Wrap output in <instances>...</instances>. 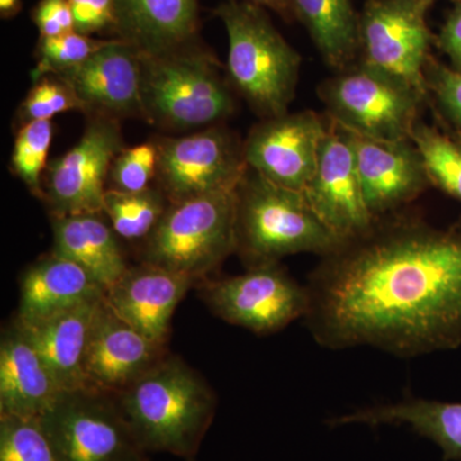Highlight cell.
I'll use <instances>...</instances> for the list:
<instances>
[{
	"instance_id": "6da1fadb",
	"label": "cell",
	"mask_w": 461,
	"mask_h": 461,
	"mask_svg": "<svg viewBox=\"0 0 461 461\" xmlns=\"http://www.w3.org/2000/svg\"><path fill=\"white\" fill-rule=\"evenodd\" d=\"M304 321L330 350L397 357L461 346V223L433 226L403 211L321 258L305 285Z\"/></svg>"
},
{
	"instance_id": "7a4b0ae2",
	"label": "cell",
	"mask_w": 461,
	"mask_h": 461,
	"mask_svg": "<svg viewBox=\"0 0 461 461\" xmlns=\"http://www.w3.org/2000/svg\"><path fill=\"white\" fill-rule=\"evenodd\" d=\"M115 397L148 454L189 461L195 459L213 423L218 402L206 379L171 353Z\"/></svg>"
},
{
	"instance_id": "3957f363",
	"label": "cell",
	"mask_w": 461,
	"mask_h": 461,
	"mask_svg": "<svg viewBox=\"0 0 461 461\" xmlns=\"http://www.w3.org/2000/svg\"><path fill=\"white\" fill-rule=\"evenodd\" d=\"M299 191L273 184L248 168L236 190V253L248 268L312 253L323 258L341 247Z\"/></svg>"
},
{
	"instance_id": "277c9868",
	"label": "cell",
	"mask_w": 461,
	"mask_h": 461,
	"mask_svg": "<svg viewBox=\"0 0 461 461\" xmlns=\"http://www.w3.org/2000/svg\"><path fill=\"white\" fill-rule=\"evenodd\" d=\"M215 14L229 36L227 65L233 86L264 120L287 113L299 80V53L259 5L229 0Z\"/></svg>"
},
{
	"instance_id": "5b68a950",
	"label": "cell",
	"mask_w": 461,
	"mask_h": 461,
	"mask_svg": "<svg viewBox=\"0 0 461 461\" xmlns=\"http://www.w3.org/2000/svg\"><path fill=\"white\" fill-rule=\"evenodd\" d=\"M236 190L169 203L144 241L141 263L182 276L195 286L208 280L236 253Z\"/></svg>"
},
{
	"instance_id": "8992f818",
	"label": "cell",
	"mask_w": 461,
	"mask_h": 461,
	"mask_svg": "<svg viewBox=\"0 0 461 461\" xmlns=\"http://www.w3.org/2000/svg\"><path fill=\"white\" fill-rule=\"evenodd\" d=\"M178 50L142 56V114L175 130L209 126L235 111L213 59Z\"/></svg>"
},
{
	"instance_id": "52a82bcc",
	"label": "cell",
	"mask_w": 461,
	"mask_h": 461,
	"mask_svg": "<svg viewBox=\"0 0 461 461\" xmlns=\"http://www.w3.org/2000/svg\"><path fill=\"white\" fill-rule=\"evenodd\" d=\"M327 114L348 131L384 141L411 140L429 96L402 78L355 63L318 86Z\"/></svg>"
},
{
	"instance_id": "ba28073f",
	"label": "cell",
	"mask_w": 461,
	"mask_h": 461,
	"mask_svg": "<svg viewBox=\"0 0 461 461\" xmlns=\"http://www.w3.org/2000/svg\"><path fill=\"white\" fill-rule=\"evenodd\" d=\"M41 420L57 461H149L114 395L62 391Z\"/></svg>"
},
{
	"instance_id": "9c48e42d",
	"label": "cell",
	"mask_w": 461,
	"mask_h": 461,
	"mask_svg": "<svg viewBox=\"0 0 461 461\" xmlns=\"http://www.w3.org/2000/svg\"><path fill=\"white\" fill-rule=\"evenodd\" d=\"M195 287L212 313L260 336L286 329L308 313V288L280 263L253 267L220 280L208 278Z\"/></svg>"
},
{
	"instance_id": "30bf717a",
	"label": "cell",
	"mask_w": 461,
	"mask_h": 461,
	"mask_svg": "<svg viewBox=\"0 0 461 461\" xmlns=\"http://www.w3.org/2000/svg\"><path fill=\"white\" fill-rule=\"evenodd\" d=\"M429 0H366L360 12V62L402 78L429 96L424 69L436 36Z\"/></svg>"
},
{
	"instance_id": "8fae6325",
	"label": "cell",
	"mask_w": 461,
	"mask_h": 461,
	"mask_svg": "<svg viewBox=\"0 0 461 461\" xmlns=\"http://www.w3.org/2000/svg\"><path fill=\"white\" fill-rule=\"evenodd\" d=\"M157 177L169 203L236 190L248 172L242 145L220 126L157 142Z\"/></svg>"
},
{
	"instance_id": "7c38bea8",
	"label": "cell",
	"mask_w": 461,
	"mask_h": 461,
	"mask_svg": "<svg viewBox=\"0 0 461 461\" xmlns=\"http://www.w3.org/2000/svg\"><path fill=\"white\" fill-rule=\"evenodd\" d=\"M122 138L114 120L95 117L74 148L51 162L42 178V198L51 217L103 213L108 177Z\"/></svg>"
},
{
	"instance_id": "4fadbf2b",
	"label": "cell",
	"mask_w": 461,
	"mask_h": 461,
	"mask_svg": "<svg viewBox=\"0 0 461 461\" xmlns=\"http://www.w3.org/2000/svg\"><path fill=\"white\" fill-rule=\"evenodd\" d=\"M329 115L313 111L266 118L242 145L249 168L264 178L303 193L313 177Z\"/></svg>"
},
{
	"instance_id": "5bb4252c",
	"label": "cell",
	"mask_w": 461,
	"mask_h": 461,
	"mask_svg": "<svg viewBox=\"0 0 461 461\" xmlns=\"http://www.w3.org/2000/svg\"><path fill=\"white\" fill-rule=\"evenodd\" d=\"M303 195L341 242L359 238L375 223L364 200L350 132L330 115L317 168Z\"/></svg>"
},
{
	"instance_id": "9a60e30c",
	"label": "cell",
	"mask_w": 461,
	"mask_h": 461,
	"mask_svg": "<svg viewBox=\"0 0 461 461\" xmlns=\"http://www.w3.org/2000/svg\"><path fill=\"white\" fill-rule=\"evenodd\" d=\"M168 353V345L133 329L103 299L85 354V387L117 396Z\"/></svg>"
},
{
	"instance_id": "2e32d148",
	"label": "cell",
	"mask_w": 461,
	"mask_h": 461,
	"mask_svg": "<svg viewBox=\"0 0 461 461\" xmlns=\"http://www.w3.org/2000/svg\"><path fill=\"white\" fill-rule=\"evenodd\" d=\"M350 135L364 200L375 221L403 211L432 186L411 140L384 141Z\"/></svg>"
},
{
	"instance_id": "e0dca14e",
	"label": "cell",
	"mask_w": 461,
	"mask_h": 461,
	"mask_svg": "<svg viewBox=\"0 0 461 461\" xmlns=\"http://www.w3.org/2000/svg\"><path fill=\"white\" fill-rule=\"evenodd\" d=\"M71 85L83 111L96 117L142 114V56L130 42L108 41L89 59L57 75Z\"/></svg>"
},
{
	"instance_id": "ac0fdd59",
	"label": "cell",
	"mask_w": 461,
	"mask_h": 461,
	"mask_svg": "<svg viewBox=\"0 0 461 461\" xmlns=\"http://www.w3.org/2000/svg\"><path fill=\"white\" fill-rule=\"evenodd\" d=\"M191 287L195 284L182 276L140 263L129 267L120 281L105 291L104 300L133 329L168 345L173 314Z\"/></svg>"
},
{
	"instance_id": "d6986e66",
	"label": "cell",
	"mask_w": 461,
	"mask_h": 461,
	"mask_svg": "<svg viewBox=\"0 0 461 461\" xmlns=\"http://www.w3.org/2000/svg\"><path fill=\"white\" fill-rule=\"evenodd\" d=\"M62 393L16 321L0 339V415L41 417Z\"/></svg>"
},
{
	"instance_id": "ffe728a7",
	"label": "cell",
	"mask_w": 461,
	"mask_h": 461,
	"mask_svg": "<svg viewBox=\"0 0 461 461\" xmlns=\"http://www.w3.org/2000/svg\"><path fill=\"white\" fill-rule=\"evenodd\" d=\"M20 287L14 321L23 326L38 323L105 294L83 267L54 253L32 264L21 276Z\"/></svg>"
},
{
	"instance_id": "44dd1931",
	"label": "cell",
	"mask_w": 461,
	"mask_h": 461,
	"mask_svg": "<svg viewBox=\"0 0 461 461\" xmlns=\"http://www.w3.org/2000/svg\"><path fill=\"white\" fill-rule=\"evenodd\" d=\"M330 427L348 424L406 426L415 435L438 446L444 461H461V402L405 397L402 402L378 403L357 409L326 421Z\"/></svg>"
},
{
	"instance_id": "7402d4cb",
	"label": "cell",
	"mask_w": 461,
	"mask_h": 461,
	"mask_svg": "<svg viewBox=\"0 0 461 461\" xmlns=\"http://www.w3.org/2000/svg\"><path fill=\"white\" fill-rule=\"evenodd\" d=\"M103 299L104 296L95 297L30 326L16 321L47 364L60 391L85 387V354Z\"/></svg>"
},
{
	"instance_id": "603a6c76",
	"label": "cell",
	"mask_w": 461,
	"mask_h": 461,
	"mask_svg": "<svg viewBox=\"0 0 461 461\" xmlns=\"http://www.w3.org/2000/svg\"><path fill=\"white\" fill-rule=\"evenodd\" d=\"M122 41L149 56L178 50L199 25L198 0H114Z\"/></svg>"
},
{
	"instance_id": "cb8c5ba5",
	"label": "cell",
	"mask_w": 461,
	"mask_h": 461,
	"mask_svg": "<svg viewBox=\"0 0 461 461\" xmlns=\"http://www.w3.org/2000/svg\"><path fill=\"white\" fill-rule=\"evenodd\" d=\"M104 213L56 215L51 220L53 251L83 267L103 290L120 281L129 264L117 233L103 218Z\"/></svg>"
},
{
	"instance_id": "d4e9b609",
	"label": "cell",
	"mask_w": 461,
	"mask_h": 461,
	"mask_svg": "<svg viewBox=\"0 0 461 461\" xmlns=\"http://www.w3.org/2000/svg\"><path fill=\"white\" fill-rule=\"evenodd\" d=\"M291 5L327 66L341 72L357 63L360 12L351 0H291Z\"/></svg>"
},
{
	"instance_id": "484cf974",
	"label": "cell",
	"mask_w": 461,
	"mask_h": 461,
	"mask_svg": "<svg viewBox=\"0 0 461 461\" xmlns=\"http://www.w3.org/2000/svg\"><path fill=\"white\" fill-rule=\"evenodd\" d=\"M430 185L461 202V136L420 120L411 132Z\"/></svg>"
},
{
	"instance_id": "4316f807",
	"label": "cell",
	"mask_w": 461,
	"mask_h": 461,
	"mask_svg": "<svg viewBox=\"0 0 461 461\" xmlns=\"http://www.w3.org/2000/svg\"><path fill=\"white\" fill-rule=\"evenodd\" d=\"M169 200L162 190L149 187L138 193L108 189L104 211L118 238L145 241L165 215Z\"/></svg>"
},
{
	"instance_id": "83f0119b",
	"label": "cell",
	"mask_w": 461,
	"mask_h": 461,
	"mask_svg": "<svg viewBox=\"0 0 461 461\" xmlns=\"http://www.w3.org/2000/svg\"><path fill=\"white\" fill-rule=\"evenodd\" d=\"M0 461H57L41 417L0 415Z\"/></svg>"
},
{
	"instance_id": "f1b7e54d",
	"label": "cell",
	"mask_w": 461,
	"mask_h": 461,
	"mask_svg": "<svg viewBox=\"0 0 461 461\" xmlns=\"http://www.w3.org/2000/svg\"><path fill=\"white\" fill-rule=\"evenodd\" d=\"M53 138L50 121H32L23 123L14 140L11 165L17 177L42 198V178Z\"/></svg>"
},
{
	"instance_id": "f546056e",
	"label": "cell",
	"mask_w": 461,
	"mask_h": 461,
	"mask_svg": "<svg viewBox=\"0 0 461 461\" xmlns=\"http://www.w3.org/2000/svg\"><path fill=\"white\" fill-rule=\"evenodd\" d=\"M105 42L76 32L54 38H41L38 47V65L32 71V80H39L42 76L62 75L71 71L89 59Z\"/></svg>"
},
{
	"instance_id": "4dcf8cb0",
	"label": "cell",
	"mask_w": 461,
	"mask_h": 461,
	"mask_svg": "<svg viewBox=\"0 0 461 461\" xmlns=\"http://www.w3.org/2000/svg\"><path fill=\"white\" fill-rule=\"evenodd\" d=\"M80 109V100L76 96L71 85L57 75L42 76L33 81L32 89L20 109L23 123L32 121H51L54 115Z\"/></svg>"
},
{
	"instance_id": "1f68e13d",
	"label": "cell",
	"mask_w": 461,
	"mask_h": 461,
	"mask_svg": "<svg viewBox=\"0 0 461 461\" xmlns=\"http://www.w3.org/2000/svg\"><path fill=\"white\" fill-rule=\"evenodd\" d=\"M158 149L153 142L122 149L109 172L108 189L138 193L150 187L157 176Z\"/></svg>"
},
{
	"instance_id": "d6a6232c",
	"label": "cell",
	"mask_w": 461,
	"mask_h": 461,
	"mask_svg": "<svg viewBox=\"0 0 461 461\" xmlns=\"http://www.w3.org/2000/svg\"><path fill=\"white\" fill-rule=\"evenodd\" d=\"M429 100L461 136V74L430 56L424 69Z\"/></svg>"
},
{
	"instance_id": "836d02e7",
	"label": "cell",
	"mask_w": 461,
	"mask_h": 461,
	"mask_svg": "<svg viewBox=\"0 0 461 461\" xmlns=\"http://www.w3.org/2000/svg\"><path fill=\"white\" fill-rule=\"evenodd\" d=\"M75 32L89 36L115 26L114 0H68Z\"/></svg>"
},
{
	"instance_id": "e575fe53",
	"label": "cell",
	"mask_w": 461,
	"mask_h": 461,
	"mask_svg": "<svg viewBox=\"0 0 461 461\" xmlns=\"http://www.w3.org/2000/svg\"><path fill=\"white\" fill-rule=\"evenodd\" d=\"M33 21L41 38H54L75 32L68 0H41L33 12Z\"/></svg>"
},
{
	"instance_id": "d590c367",
	"label": "cell",
	"mask_w": 461,
	"mask_h": 461,
	"mask_svg": "<svg viewBox=\"0 0 461 461\" xmlns=\"http://www.w3.org/2000/svg\"><path fill=\"white\" fill-rule=\"evenodd\" d=\"M435 44L450 59L451 68L461 74V3L446 17Z\"/></svg>"
},
{
	"instance_id": "8d00e7d4",
	"label": "cell",
	"mask_w": 461,
	"mask_h": 461,
	"mask_svg": "<svg viewBox=\"0 0 461 461\" xmlns=\"http://www.w3.org/2000/svg\"><path fill=\"white\" fill-rule=\"evenodd\" d=\"M244 2L253 3V5H259V7L271 9V11L276 12L278 16L284 18L287 23L295 21L291 0H244Z\"/></svg>"
},
{
	"instance_id": "74e56055",
	"label": "cell",
	"mask_w": 461,
	"mask_h": 461,
	"mask_svg": "<svg viewBox=\"0 0 461 461\" xmlns=\"http://www.w3.org/2000/svg\"><path fill=\"white\" fill-rule=\"evenodd\" d=\"M18 5H20V0H0L2 16H9V14H14L18 9Z\"/></svg>"
},
{
	"instance_id": "f35d334b",
	"label": "cell",
	"mask_w": 461,
	"mask_h": 461,
	"mask_svg": "<svg viewBox=\"0 0 461 461\" xmlns=\"http://www.w3.org/2000/svg\"><path fill=\"white\" fill-rule=\"evenodd\" d=\"M429 2L432 3V5H433V2H435V0H429ZM454 2L461 3V0H454Z\"/></svg>"
},
{
	"instance_id": "ab89813d",
	"label": "cell",
	"mask_w": 461,
	"mask_h": 461,
	"mask_svg": "<svg viewBox=\"0 0 461 461\" xmlns=\"http://www.w3.org/2000/svg\"><path fill=\"white\" fill-rule=\"evenodd\" d=\"M459 222L461 223V220L459 221Z\"/></svg>"
}]
</instances>
